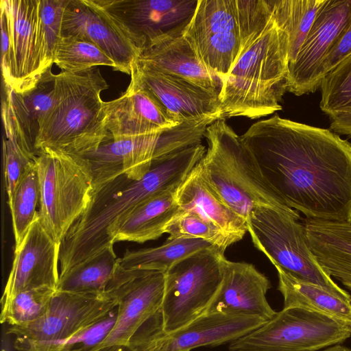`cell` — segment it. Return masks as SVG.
Here are the masks:
<instances>
[{
  "label": "cell",
  "instance_id": "cell-1",
  "mask_svg": "<svg viewBox=\"0 0 351 351\" xmlns=\"http://www.w3.org/2000/svg\"><path fill=\"white\" fill-rule=\"evenodd\" d=\"M265 180L306 218L351 220V143L330 129L275 114L241 136Z\"/></svg>",
  "mask_w": 351,
  "mask_h": 351
},
{
  "label": "cell",
  "instance_id": "cell-2",
  "mask_svg": "<svg viewBox=\"0 0 351 351\" xmlns=\"http://www.w3.org/2000/svg\"><path fill=\"white\" fill-rule=\"evenodd\" d=\"M201 143L156 162L140 180L123 173L93 190L86 209L60 243V276L75 265L113 246L118 226L136 206L149 197L176 191L206 153Z\"/></svg>",
  "mask_w": 351,
  "mask_h": 351
},
{
  "label": "cell",
  "instance_id": "cell-3",
  "mask_svg": "<svg viewBox=\"0 0 351 351\" xmlns=\"http://www.w3.org/2000/svg\"><path fill=\"white\" fill-rule=\"evenodd\" d=\"M289 37L273 15L263 32L240 56L222 82L221 119H256L280 110L288 88Z\"/></svg>",
  "mask_w": 351,
  "mask_h": 351
},
{
  "label": "cell",
  "instance_id": "cell-4",
  "mask_svg": "<svg viewBox=\"0 0 351 351\" xmlns=\"http://www.w3.org/2000/svg\"><path fill=\"white\" fill-rule=\"evenodd\" d=\"M108 88L98 67L56 74L53 104L41 121L36 153L51 149L84 156L112 138L101 97Z\"/></svg>",
  "mask_w": 351,
  "mask_h": 351
},
{
  "label": "cell",
  "instance_id": "cell-5",
  "mask_svg": "<svg viewBox=\"0 0 351 351\" xmlns=\"http://www.w3.org/2000/svg\"><path fill=\"white\" fill-rule=\"evenodd\" d=\"M208 148L199 162L202 175L221 200L246 221L257 208L291 210L265 180L241 136L218 119L204 134Z\"/></svg>",
  "mask_w": 351,
  "mask_h": 351
},
{
  "label": "cell",
  "instance_id": "cell-6",
  "mask_svg": "<svg viewBox=\"0 0 351 351\" xmlns=\"http://www.w3.org/2000/svg\"><path fill=\"white\" fill-rule=\"evenodd\" d=\"M270 16L264 0H199L184 36L222 84Z\"/></svg>",
  "mask_w": 351,
  "mask_h": 351
},
{
  "label": "cell",
  "instance_id": "cell-7",
  "mask_svg": "<svg viewBox=\"0 0 351 351\" xmlns=\"http://www.w3.org/2000/svg\"><path fill=\"white\" fill-rule=\"evenodd\" d=\"M35 162L40 185L39 218L60 245L90 202L91 167L82 156L51 149L38 151Z\"/></svg>",
  "mask_w": 351,
  "mask_h": 351
},
{
  "label": "cell",
  "instance_id": "cell-8",
  "mask_svg": "<svg viewBox=\"0 0 351 351\" xmlns=\"http://www.w3.org/2000/svg\"><path fill=\"white\" fill-rule=\"evenodd\" d=\"M247 223L254 247L263 252L274 267L281 268L300 280L351 298L317 261L308 244L298 212L257 208L252 212Z\"/></svg>",
  "mask_w": 351,
  "mask_h": 351
},
{
  "label": "cell",
  "instance_id": "cell-9",
  "mask_svg": "<svg viewBox=\"0 0 351 351\" xmlns=\"http://www.w3.org/2000/svg\"><path fill=\"white\" fill-rule=\"evenodd\" d=\"M224 256L217 247L204 249L165 272V293L159 311L164 332H175L206 313L222 282Z\"/></svg>",
  "mask_w": 351,
  "mask_h": 351
},
{
  "label": "cell",
  "instance_id": "cell-10",
  "mask_svg": "<svg viewBox=\"0 0 351 351\" xmlns=\"http://www.w3.org/2000/svg\"><path fill=\"white\" fill-rule=\"evenodd\" d=\"M40 5V0L0 1V21L8 35V53L1 59L2 82L17 93L33 88L53 64Z\"/></svg>",
  "mask_w": 351,
  "mask_h": 351
},
{
  "label": "cell",
  "instance_id": "cell-11",
  "mask_svg": "<svg viewBox=\"0 0 351 351\" xmlns=\"http://www.w3.org/2000/svg\"><path fill=\"white\" fill-rule=\"evenodd\" d=\"M351 337V326L301 307L283 308L262 326L230 343V351H319Z\"/></svg>",
  "mask_w": 351,
  "mask_h": 351
},
{
  "label": "cell",
  "instance_id": "cell-12",
  "mask_svg": "<svg viewBox=\"0 0 351 351\" xmlns=\"http://www.w3.org/2000/svg\"><path fill=\"white\" fill-rule=\"evenodd\" d=\"M117 302L106 294L83 295L56 291L46 313L23 326H10L16 351H60L62 343L104 318Z\"/></svg>",
  "mask_w": 351,
  "mask_h": 351
},
{
  "label": "cell",
  "instance_id": "cell-13",
  "mask_svg": "<svg viewBox=\"0 0 351 351\" xmlns=\"http://www.w3.org/2000/svg\"><path fill=\"white\" fill-rule=\"evenodd\" d=\"M164 272L125 269L119 263L105 294L117 304L115 324L94 351H125L132 337L161 308Z\"/></svg>",
  "mask_w": 351,
  "mask_h": 351
},
{
  "label": "cell",
  "instance_id": "cell-14",
  "mask_svg": "<svg viewBox=\"0 0 351 351\" xmlns=\"http://www.w3.org/2000/svg\"><path fill=\"white\" fill-rule=\"evenodd\" d=\"M266 322L250 315L205 313L184 327L165 333L157 312L132 337L125 351H190L217 346L245 336Z\"/></svg>",
  "mask_w": 351,
  "mask_h": 351
},
{
  "label": "cell",
  "instance_id": "cell-15",
  "mask_svg": "<svg viewBox=\"0 0 351 351\" xmlns=\"http://www.w3.org/2000/svg\"><path fill=\"white\" fill-rule=\"evenodd\" d=\"M199 0H98L142 52L183 35Z\"/></svg>",
  "mask_w": 351,
  "mask_h": 351
},
{
  "label": "cell",
  "instance_id": "cell-16",
  "mask_svg": "<svg viewBox=\"0 0 351 351\" xmlns=\"http://www.w3.org/2000/svg\"><path fill=\"white\" fill-rule=\"evenodd\" d=\"M62 35L84 38L102 49L116 71L130 75L141 50L98 0H68Z\"/></svg>",
  "mask_w": 351,
  "mask_h": 351
},
{
  "label": "cell",
  "instance_id": "cell-17",
  "mask_svg": "<svg viewBox=\"0 0 351 351\" xmlns=\"http://www.w3.org/2000/svg\"><path fill=\"white\" fill-rule=\"evenodd\" d=\"M350 15L351 0H325L295 61L288 66V92L301 96L317 90L315 77L317 69Z\"/></svg>",
  "mask_w": 351,
  "mask_h": 351
},
{
  "label": "cell",
  "instance_id": "cell-18",
  "mask_svg": "<svg viewBox=\"0 0 351 351\" xmlns=\"http://www.w3.org/2000/svg\"><path fill=\"white\" fill-rule=\"evenodd\" d=\"M60 247L45 230L38 214L21 245L14 249L1 302L25 290L41 287L56 290L60 278Z\"/></svg>",
  "mask_w": 351,
  "mask_h": 351
},
{
  "label": "cell",
  "instance_id": "cell-19",
  "mask_svg": "<svg viewBox=\"0 0 351 351\" xmlns=\"http://www.w3.org/2000/svg\"><path fill=\"white\" fill-rule=\"evenodd\" d=\"M133 69L144 87L172 121L221 119L219 94L181 78L147 70L136 63Z\"/></svg>",
  "mask_w": 351,
  "mask_h": 351
},
{
  "label": "cell",
  "instance_id": "cell-20",
  "mask_svg": "<svg viewBox=\"0 0 351 351\" xmlns=\"http://www.w3.org/2000/svg\"><path fill=\"white\" fill-rule=\"evenodd\" d=\"M222 282L206 313L243 315L271 319L276 311L267 300L269 279L252 264L222 259Z\"/></svg>",
  "mask_w": 351,
  "mask_h": 351
},
{
  "label": "cell",
  "instance_id": "cell-21",
  "mask_svg": "<svg viewBox=\"0 0 351 351\" xmlns=\"http://www.w3.org/2000/svg\"><path fill=\"white\" fill-rule=\"evenodd\" d=\"M125 91L117 99L104 101L106 128L112 139L154 133L175 126L144 87L132 69Z\"/></svg>",
  "mask_w": 351,
  "mask_h": 351
},
{
  "label": "cell",
  "instance_id": "cell-22",
  "mask_svg": "<svg viewBox=\"0 0 351 351\" xmlns=\"http://www.w3.org/2000/svg\"><path fill=\"white\" fill-rule=\"evenodd\" d=\"M55 75L49 68L33 88L21 93L2 82L3 136L16 140L36 153L35 144L41 121L53 104Z\"/></svg>",
  "mask_w": 351,
  "mask_h": 351
},
{
  "label": "cell",
  "instance_id": "cell-23",
  "mask_svg": "<svg viewBox=\"0 0 351 351\" xmlns=\"http://www.w3.org/2000/svg\"><path fill=\"white\" fill-rule=\"evenodd\" d=\"M198 163L176 190V202L180 210L194 213L217 228L232 245L247 232V221L210 186Z\"/></svg>",
  "mask_w": 351,
  "mask_h": 351
},
{
  "label": "cell",
  "instance_id": "cell-24",
  "mask_svg": "<svg viewBox=\"0 0 351 351\" xmlns=\"http://www.w3.org/2000/svg\"><path fill=\"white\" fill-rule=\"evenodd\" d=\"M136 63L147 70L181 78L220 93L221 80L205 66L184 34L145 49Z\"/></svg>",
  "mask_w": 351,
  "mask_h": 351
},
{
  "label": "cell",
  "instance_id": "cell-25",
  "mask_svg": "<svg viewBox=\"0 0 351 351\" xmlns=\"http://www.w3.org/2000/svg\"><path fill=\"white\" fill-rule=\"evenodd\" d=\"M308 244L324 270L351 291V220L302 219Z\"/></svg>",
  "mask_w": 351,
  "mask_h": 351
},
{
  "label": "cell",
  "instance_id": "cell-26",
  "mask_svg": "<svg viewBox=\"0 0 351 351\" xmlns=\"http://www.w3.org/2000/svg\"><path fill=\"white\" fill-rule=\"evenodd\" d=\"M175 191L169 190L155 194L136 206L119 223L114 243H143L165 234L166 226L180 210Z\"/></svg>",
  "mask_w": 351,
  "mask_h": 351
},
{
  "label": "cell",
  "instance_id": "cell-27",
  "mask_svg": "<svg viewBox=\"0 0 351 351\" xmlns=\"http://www.w3.org/2000/svg\"><path fill=\"white\" fill-rule=\"evenodd\" d=\"M278 289L283 297V308L311 310L351 326V298H346L319 285L300 280L278 267Z\"/></svg>",
  "mask_w": 351,
  "mask_h": 351
},
{
  "label": "cell",
  "instance_id": "cell-28",
  "mask_svg": "<svg viewBox=\"0 0 351 351\" xmlns=\"http://www.w3.org/2000/svg\"><path fill=\"white\" fill-rule=\"evenodd\" d=\"M119 263L110 246L60 276L56 291L104 295Z\"/></svg>",
  "mask_w": 351,
  "mask_h": 351
},
{
  "label": "cell",
  "instance_id": "cell-29",
  "mask_svg": "<svg viewBox=\"0 0 351 351\" xmlns=\"http://www.w3.org/2000/svg\"><path fill=\"white\" fill-rule=\"evenodd\" d=\"M199 239H167L162 245L137 250H127L119 265L125 269H141L166 272L172 265L199 250L214 247ZM219 249V248H218Z\"/></svg>",
  "mask_w": 351,
  "mask_h": 351
},
{
  "label": "cell",
  "instance_id": "cell-30",
  "mask_svg": "<svg viewBox=\"0 0 351 351\" xmlns=\"http://www.w3.org/2000/svg\"><path fill=\"white\" fill-rule=\"evenodd\" d=\"M325 0H269L274 19L289 37V65L300 51Z\"/></svg>",
  "mask_w": 351,
  "mask_h": 351
},
{
  "label": "cell",
  "instance_id": "cell-31",
  "mask_svg": "<svg viewBox=\"0 0 351 351\" xmlns=\"http://www.w3.org/2000/svg\"><path fill=\"white\" fill-rule=\"evenodd\" d=\"M40 203V185L34 162L27 169L16 187L10 207L15 248L19 247L30 226L36 218Z\"/></svg>",
  "mask_w": 351,
  "mask_h": 351
},
{
  "label": "cell",
  "instance_id": "cell-32",
  "mask_svg": "<svg viewBox=\"0 0 351 351\" xmlns=\"http://www.w3.org/2000/svg\"><path fill=\"white\" fill-rule=\"evenodd\" d=\"M53 64L62 72H79L98 66L116 69L114 62L99 47L73 36L62 35L54 51Z\"/></svg>",
  "mask_w": 351,
  "mask_h": 351
},
{
  "label": "cell",
  "instance_id": "cell-33",
  "mask_svg": "<svg viewBox=\"0 0 351 351\" xmlns=\"http://www.w3.org/2000/svg\"><path fill=\"white\" fill-rule=\"evenodd\" d=\"M56 291L41 287L17 293L1 302V322L23 326L38 319L47 311Z\"/></svg>",
  "mask_w": 351,
  "mask_h": 351
},
{
  "label": "cell",
  "instance_id": "cell-34",
  "mask_svg": "<svg viewBox=\"0 0 351 351\" xmlns=\"http://www.w3.org/2000/svg\"><path fill=\"white\" fill-rule=\"evenodd\" d=\"M319 88V108L328 117L351 110V55L325 75Z\"/></svg>",
  "mask_w": 351,
  "mask_h": 351
},
{
  "label": "cell",
  "instance_id": "cell-35",
  "mask_svg": "<svg viewBox=\"0 0 351 351\" xmlns=\"http://www.w3.org/2000/svg\"><path fill=\"white\" fill-rule=\"evenodd\" d=\"M165 233L167 239L192 238L204 240L223 252L231 244L221 232L198 215L180 210L168 223Z\"/></svg>",
  "mask_w": 351,
  "mask_h": 351
},
{
  "label": "cell",
  "instance_id": "cell-36",
  "mask_svg": "<svg viewBox=\"0 0 351 351\" xmlns=\"http://www.w3.org/2000/svg\"><path fill=\"white\" fill-rule=\"evenodd\" d=\"M117 315V306L100 321L64 341L60 351H94L112 330Z\"/></svg>",
  "mask_w": 351,
  "mask_h": 351
},
{
  "label": "cell",
  "instance_id": "cell-37",
  "mask_svg": "<svg viewBox=\"0 0 351 351\" xmlns=\"http://www.w3.org/2000/svg\"><path fill=\"white\" fill-rule=\"evenodd\" d=\"M68 0H40V17L49 54L53 59L62 36L63 14Z\"/></svg>",
  "mask_w": 351,
  "mask_h": 351
},
{
  "label": "cell",
  "instance_id": "cell-38",
  "mask_svg": "<svg viewBox=\"0 0 351 351\" xmlns=\"http://www.w3.org/2000/svg\"><path fill=\"white\" fill-rule=\"evenodd\" d=\"M351 55V15L350 18L331 48L322 60L315 77L317 90L321 81L330 71Z\"/></svg>",
  "mask_w": 351,
  "mask_h": 351
},
{
  "label": "cell",
  "instance_id": "cell-39",
  "mask_svg": "<svg viewBox=\"0 0 351 351\" xmlns=\"http://www.w3.org/2000/svg\"><path fill=\"white\" fill-rule=\"evenodd\" d=\"M328 117L330 130L351 138V110L339 112Z\"/></svg>",
  "mask_w": 351,
  "mask_h": 351
},
{
  "label": "cell",
  "instance_id": "cell-40",
  "mask_svg": "<svg viewBox=\"0 0 351 351\" xmlns=\"http://www.w3.org/2000/svg\"><path fill=\"white\" fill-rule=\"evenodd\" d=\"M321 351H351V349L348 347L341 346V344H337L325 348Z\"/></svg>",
  "mask_w": 351,
  "mask_h": 351
},
{
  "label": "cell",
  "instance_id": "cell-41",
  "mask_svg": "<svg viewBox=\"0 0 351 351\" xmlns=\"http://www.w3.org/2000/svg\"><path fill=\"white\" fill-rule=\"evenodd\" d=\"M2 351H5L4 350H3Z\"/></svg>",
  "mask_w": 351,
  "mask_h": 351
}]
</instances>
